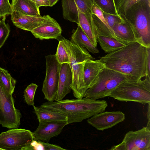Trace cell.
Wrapping results in <instances>:
<instances>
[{"label": "cell", "instance_id": "21", "mask_svg": "<svg viewBox=\"0 0 150 150\" xmlns=\"http://www.w3.org/2000/svg\"><path fill=\"white\" fill-rule=\"evenodd\" d=\"M11 5L12 10L24 14L31 16L40 15L39 9L30 0H12Z\"/></svg>", "mask_w": 150, "mask_h": 150}, {"label": "cell", "instance_id": "6", "mask_svg": "<svg viewBox=\"0 0 150 150\" xmlns=\"http://www.w3.org/2000/svg\"><path fill=\"white\" fill-rule=\"evenodd\" d=\"M126 81L124 75L105 67L99 73L93 84L86 91L84 97L97 100L108 97L118 86Z\"/></svg>", "mask_w": 150, "mask_h": 150}, {"label": "cell", "instance_id": "32", "mask_svg": "<svg viewBox=\"0 0 150 150\" xmlns=\"http://www.w3.org/2000/svg\"><path fill=\"white\" fill-rule=\"evenodd\" d=\"M11 10L9 0H0V20L3 17L11 14Z\"/></svg>", "mask_w": 150, "mask_h": 150}, {"label": "cell", "instance_id": "5", "mask_svg": "<svg viewBox=\"0 0 150 150\" xmlns=\"http://www.w3.org/2000/svg\"><path fill=\"white\" fill-rule=\"evenodd\" d=\"M108 97L122 102L150 103V76L137 82L125 81L118 86Z\"/></svg>", "mask_w": 150, "mask_h": 150}, {"label": "cell", "instance_id": "17", "mask_svg": "<svg viewBox=\"0 0 150 150\" xmlns=\"http://www.w3.org/2000/svg\"><path fill=\"white\" fill-rule=\"evenodd\" d=\"M104 64L97 60H88L85 64L83 76L85 84L87 90L94 83L100 72L105 68Z\"/></svg>", "mask_w": 150, "mask_h": 150}, {"label": "cell", "instance_id": "7", "mask_svg": "<svg viewBox=\"0 0 150 150\" xmlns=\"http://www.w3.org/2000/svg\"><path fill=\"white\" fill-rule=\"evenodd\" d=\"M12 95L7 93L0 83V125L8 129L18 128L22 115L15 107Z\"/></svg>", "mask_w": 150, "mask_h": 150}, {"label": "cell", "instance_id": "36", "mask_svg": "<svg viewBox=\"0 0 150 150\" xmlns=\"http://www.w3.org/2000/svg\"><path fill=\"white\" fill-rule=\"evenodd\" d=\"M146 68L147 75L150 76V47H146Z\"/></svg>", "mask_w": 150, "mask_h": 150}, {"label": "cell", "instance_id": "31", "mask_svg": "<svg viewBox=\"0 0 150 150\" xmlns=\"http://www.w3.org/2000/svg\"><path fill=\"white\" fill-rule=\"evenodd\" d=\"M104 17L110 27L113 30L115 24L123 22L124 19L117 15H113L103 12Z\"/></svg>", "mask_w": 150, "mask_h": 150}, {"label": "cell", "instance_id": "16", "mask_svg": "<svg viewBox=\"0 0 150 150\" xmlns=\"http://www.w3.org/2000/svg\"><path fill=\"white\" fill-rule=\"evenodd\" d=\"M73 80L70 66L68 63L61 64L58 88L55 101L63 99L72 90L71 87Z\"/></svg>", "mask_w": 150, "mask_h": 150}, {"label": "cell", "instance_id": "12", "mask_svg": "<svg viewBox=\"0 0 150 150\" xmlns=\"http://www.w3.org/2000/svg\"><path fill=\"white\" fill-rule=\"evenodd\" d=\"M125 114L120 111L103 112L88 119L87 122L97 129L103 131L124 121Z\"/></svg>", "mask_w": 150, "mask_h": 150}, {"label": "cell", "instance_id": "35", "mask_svg": "<svg viewBox=\"0 0 150 150\" xmlns=\"http://www.w3.org/2000/svg\"><path fill=\"white\" fill-rule=\"evenodd\" d=\"M34 2L38 8L39 9L41 6H50L49 0H30Z\"/></svg>", "mask_w": 150, "mask_h": 150}, {"label": "cell", "instance_id": "24", "mask_svg": "<svg viewBox=\"0 0 150 150\" xmlns=\"http://www.w3.org/2000/svg\"><path fill=\"white\" fill-rule=\"evenodd\" d=\"M16 82V80L12 77L7 70L0 67V83L7 93L12 95Z\"/></svg>", "mask_w": 150, "mask_h": 150}, {"label": "cell", "instance_id": "26", "mask_svg": "<svg viewBox=\"0 0 150 150\" xmlns=\"http://www.w3.org/2000/svg\"><path fill=\"white\" fill-rule=\"evenodd\" d=\"M93 2L103 12L118 15L114 0H93Z\"/></svg>", "mask_w": 150, "mask_h": 150}, {"label": "cell", "instance_id": "22", "mask_svg": "<svg viewBox=\"0 0 150 150\" xmlns=\"http://www.w3.org/2000/svg\"><path fill=\"white\" fill-rule=\"evenodd\" d=\"M79 25L88 37L92 44L97 47V32L93 26L89 22L85 15L79 11Z\"/></svg>", "mask_w": 150, "mask_h": 150}, {"label": "cell", "instance_id": "4", "mask_svg": "<svg viewBox=\"0 0 150 150\" xmlns=\"http://www.w3.org/2000/svg\"><path fill=\"white\" fill-rule=\"evenodd\" d=\"M125 18L130 25L136 41L150 47V0H140L125 12Z\"/></svg>", "mask_w": 150, "mask_h": 150}, {"label": "cell", "instance_id": "28", "mask_svg": "<svg viewBox=\"0 0 150 150\" xmlns=\"http://www.w3.org/2000/svg\"><path fill=\"white\" fill-rule=\"evenodd\" d=\"M38 86L32 83L28 85L23 91V97L25 103L28 105L35 106L34 99Z\"/></svg>", "mask_w": 150, "mask_h": 150}, {"label": "cell", "instance_id": "13", "mask_svg": "<svg viewBox=\"0 0 150 150\" xmlns=\"http://www.w3.org/2000/svg\"><path fill=\"white\" fill-rule=\"evenodd\" d=\"M44 22L31 32L36 38L40 40L56 39L61 36L62 29L58 23L47 15L44 16Z\"/></svg>", "mask_w": 150, "mask_h": 150}, {"label": "cell", "instance_id": "30", "mask_svg": "<svg viewBox=\"0 0 150 150\" xmlns=\"http://www.w3.org/2000/svg\"><path fill=\"white\" fill-rule=\"evenodd\" d=\"M59 43L56 52L55 54L56 59L60 64L64 63H69V60L68 55L64 49L62 41L58 40Z\"/></svg>", "mask_w": 150, "mask_h": 150}, {"label": "cell", "instance_id": "18", "mask_svg": "<svg viewBox=\"0 0 150 150\" xmlns=\"http://www.w3.org/2000/svg\"><path fill=\"white\" fill-rule=\"evenodd\" d=\"M34 112L39 123L47 122H66L67 117L63 114L40 106H33Z\"/></svg>", "mask_w": 150, "mask_h": 150}, {"label": "cell", "instance_id": "1", "mask_svg": "<svg viewBox=\"0 0 150 150\" xmlns=\"http://www.w3.org/2000/svg\"><path fill=\"white\" fill-rule=\"evenodd\" d=\"M146 57V47L134 41L108 53L98 60L105 67L124 75L126 81L133 82L147 75Z\"/></svg>", "mask_w": 150, "mask_h": 150}, {"label": "cell", "instance_id": "10", "mask_svg": "<svg viewBox=\"0 0 150 150\" xmlns=\"http://www.w3.org/2000/svg\"><path fill=\"white\" fill-rule=\"evenodd\" d=\"M110 150H150V127L147 126L136 131L128 132L120 144Z\"/></svg>", "mask_w": 150, "mask_h": 150}, {"label": "cell", "instance_id": "37", "mask_svg": "<svg viewBox=\"0 0 150 150\" xmlns=\"http://www.w3.org/2000/svg\"><path fill=\"white\" fill-rule=\"evenodd\" d=\"M148 112L147 114V118L148 120V123L146 126L150 127V103L148 104Z\"/></svg>", "mask_w": 150, "mask_h": 150}, {"label": "cell", "instance_id": "33", "mask_svg": "<svg viewBox=\"0 0 150 150\" xmlns=\"http://www.w3.org/2000/svg\"><path fill=\"white\" fill-rule=\"evenodd\" d=\"M91 10L92 14L95 15L106 26L112 34L117 38V40L120 41L115 36L113 30L110 27L107 23L103 16V12L94 3L92 7Z\"/></svg>", "mask_w": 150, "mask_h": 150}, {"label": "cell", "instance_id": "23", "mask_svg": "<svg viewBox=\"0 0 150 150\" xmlns=\"http://www.w3.org/2000/svg\"><path fill=\"white\" fill-rule=\"evenodd\" d=\"M97 40L101 49L105 53H110L118 50L126 45L117 40L109 37L98 35Z\"/></svg>", "mask_w": 150, "mask_h": 150}, {"label": "cell", "instance_id": "2", "mask_svg": "<svg viewBox=\"0 0 150 150\" xmlns=\"http://www.w3.org/2000/svg\"><path fill=\"white\" fill-rule=\"evenodd\" d=\"M108 105L104 100H94L86 97L81 99L47 101L40 106L63 114L67 118L68 124L81 122L92 116L105 111Z\"/></svg>", "mask_w": 150, "mask_h": 150}, {"label": "cell", "instance_id": "9", "mask_svg": "<svg viewBox=\"0 0 150 150\" xmlns=\"http://www.w3.org/2000/svg\"><path fill=\"white\" fill-rule=\"evenodd\" d=\"M46 73L42 84V91L44 98L49 102L55 101L57 92L61 64L55 54L45 56Z\"/></svg>", "mask_w": 150, "mask_h": 150}, {"label": "cell", "instance_id": "34", "mask_svg": "<svg viewBox=\"0 0 150 150\" xmlns=\"http://www.w3.org/2000/svg\"><path fill=\"white\" fill-rule=\"evenodd\" d=\"M43 146L45 150H67L55 144H50L48 142H45L39 141Z\"/></svg>", "mask_w": 150, "mask_h": 150}, {"label": "cell", "instance_id": "3", "mask_svg": "<svg viewBox=\"0 0 150 150\" xmlns=\"http://www.w3.org/2000/svg\"><path fill=\"white\" fill-rule=\"evenodd\" d=\"M57 40L62 41L69 57V64L72 74V82L70 86L73 95L76 98H83L87 91L84 79V65L88 60L94 58L86 48L78 46L71 41L61 36Z\"/></svg>", "mask_w": 150, "mask_h": 150}, {"label": "cell", "instance_id": "14", "mask_svg": "<svg viewBox=\"0 0 150 150\" xmlns=\"http://www.w3.org/2000/svg\"><path fill=\"white\" fill-rule=\"evenodd\" d=\"M67 125L66 122L39 123L37 129L32 132L35 139L48 143L52 138L59 134Z\"/></svg>", "mask_w": 150, "mask_h": 150}, {"label": "cell", "instance_id": "15", "mask_svg": "<svg viewBox=\"0 0 150 150\" xmlns=\"http://www.w3.org/2000/svg\"><path fill=\"white\" fill-rule=\"evenodd\" d=\"M11 20L16 27L23 30L31 31L42 23L45 21L43 16H35L24 14L19 12L12 10Z\"/></svg>", "mask_w": 150, "mask_h": 150}, {"label": "cell", "instance_id": "11", "mask_svg": "<svg viewBox=\"0 0 150 150\" xmlns=\"http://www.w3.org/2000/svg\"><path fill=\"white\" fill-rule=\"evenodd\" d=\"M93 3V0H62L63 18L78 25L79 11L85 15L90 23L93 26L91 10Z\"/></svg>", "mask_w": 150, "mask_h": 150}, {"label": "cell", "instance_id": "19", "mask_svg": "<svg viewBox=\"0 0 150 150\" xmlns=\"http://www.w3.org/2000/svg\"><path fill=\"white\" fill-rule=\"evenodd\" d=\"M122 18L124 21L115 24L113 28L115 36L120 42L126 45L129 43L136 41L132 30L129 23L125 18Z\"/></svg>", "mask_w": 150, "mask_h": 150}, {"label": "cell", "instance_id": "29", "mask_svg": "<svg viewBox=\"0 0 150 150\" xmlns=\"http://www.w3.org/2000/svg\"><path fill=\"white\" fill-rule=\"evenodd\" d=\"M6 18V16H4L0 20V48L7 39L11 31L8 23H5Z\"/></svg>", "mask_w": 150, "mask_h": 150}, {"label": "cell", "instance_id": "20", "mask_svg": "<svg viewBox=\"0 0 150 150\" xmlns=\"http://www.w3.org/2000/svg\"><path fill=\"white\" fill-rule=\"evenodd\" d=\"M71 40V41L76 45L81 47L86 48L88 51L93 54L99 52V51L97 47H95L93 45L79 25H78L76 29L72 35Z\"/></svg>", "mask_w": 150, "mask_h": 150}, {"label": "cell", "instance_id": "8", "mask_svg": "<svg viewBox=\"0 0 150 150\" xmlns=\"http://www.w3.org/2000/svg\"><path fill=\"white\" fill-rule=\"evenodd\" d=\"M34 140L30 130L11 129L0 134V150H23Z\"/></svg>", "mask_w": 150, "mask_h": 150}, {"label": "cell", "instance_id": "38", "mask_svg": "<svg viewBox=\"0 0 150 150\" xmlns=\"http://www.w3.org/2000/svg\"><path fill=\"white\" fill-rule=\"evenodd\" d=\"M59 0H49L50 6L52 7Z\"/></svg>", "mask_w": 150, "mask_h": 150}, {"label": "cell", "instance_id": "25", "mask_svg": "<svg viewBox=\"0 0 150 150\" xmlns=\"http://www.w3.org/2000/svg\"><path fill=\"white\" fill-rule=\"evenodd\" d=\"M92 21L98 35L110 37L117 40L106 26L95 14L92 15Z\"/></svg>", "mask_w": 150, "mask_h": 150}, {"label": "cell", "instance_id": "27", "mask_svg": "<svg viewBox=\"0 0 150 150\" xmlns=\"http://www.w3.org/2000/svg\"><path fill=\"white\" fill-rule=\"evenodd\" d=\"M140 0H114L118 15H124L126 11L132 5Z\"/></svg>", "mask_w": 150, "mask_h": 150}]
</instances>
